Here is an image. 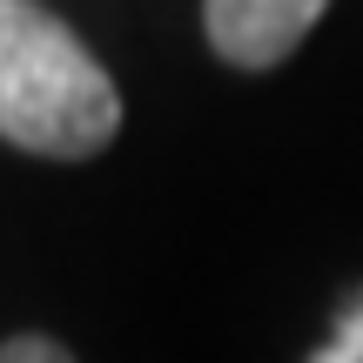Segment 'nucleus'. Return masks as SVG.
<instances>
[{"label": "nucleus", "instance_id": "f257e3e1", "mask_svg": "<svg viewBox=\"0 0 363 363\" xmlns=\"http://www.w3.org/2000/svg\"><path fill=\"white\" fill-rule=\"evenodd\" d=\"M121 94L67 21L0 0V142L48 162H88L115 142Z\"/></svg>", "mask_w": 363, "mask_h": 363}, {"label": "nucleus", "instance_id": "f03ea898", "mask_svg": "<svg viewBox=\"0 0 363 363\" xmlns=\"http://www.w3.org/2000/svg\"><path fill=\"white\" fill-rule=\"evenodd\" d=\"M330 0H202L208 48L229 67H276L303 48Z\"/></svg>", "mask_w": 363, "mask_h": 363}, {"label": "nucleus", "instance_id": "7ed1b4c3", "mask_svg": "<svg viewBox=\"0 0 363 363\" xmlns=\"http://www.w3.org/2000/svg\"><path fill=\"white\" fill-rule=\"evenodd\" d=\"M310 363H363V289H357L350 303H343L337 330H330V337L310 350Z\"/></svg>", "mask_w": 363, "mask_h": 363}, {"label": "nucleus", "instance_id": "20e7f679", "mask_svg": "<svg viewBox=\"0 0 363 363\" xmlns=\"http://www.w3.org/2000/svg\"><path fill=\"white\" fill-rule=\"evenodd\" d=\"M0 363H74V357L61 343H48V337H7L0 343Z\"/></svg>", "mask_w": 363, "mask_h": 363}]
</instances>
